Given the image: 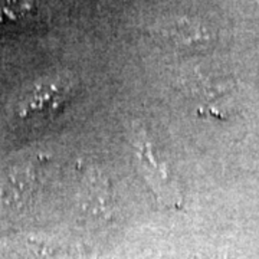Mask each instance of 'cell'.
Masks as SVG:
<instances>
[{"label":"cell","mask_w":259,"mask_h":259,"mask_svg":"<svg viewBox=\"0 0 259 259\" xmlns=\"http://www.w3.org/2000/svg\"><path fill=\"white\" fill-rule=\"evenodd\" d=\"M150 36L163 47L180 52H203L212 48L214 35L210 29L199 20L189 18L168 19L154 25Z\"/></svg>","instance_id":"1"},{"label":"cell","mask_w":259,"mask_h":259,"mask_svg":"<svg viewBox=\"0 0 259 259\" xmlns=\"http://www.w3.org/2000/svg\"><path fill=\"white\" fill-rule=\"evenodd\" d=\"M136 148L139 150L140 161L146 166V171L151 176L150 182L157 187V193L161 196V199L166 200V203H171L177 206V190L175 186L170 182V175L168 170L163 163H160L157 157L154 156L151 146L147 143V139L139 134L137 136V144Z\"/></svg>","instance_id":"2"},{"label":"cell","mask_w":259,"mask_h":259,"mask_svg":"<svg viewBox=\"0 0 259 259\" xmlns=\"http://www.w3.org/2000/svg\"><path fill=\"white\" fill-rule=\"evenodd\" d=\"M81 202L87 212L110 216L112 212V192L108 180L100 173H90L83 179Z\"/></svg>","instance_id":"3"},{"label":"cell","mask_w":259,"mask_h":259,"mask_svg":"<svg viewBox=\"0 0 259 259\" xmlns=\"http://www.w3.org/2000/svg\"><path fill=\"white\" fill-rule=\"evenodd\" d=\"M64 88L56 83H40L29 94L22 104L20 115H33L39 112L54 111L64 102Z\"/></svg>","instance_id":"4"},{"label":"cell","mask_w":259,"mask_h":259,"mask_svg":"<svg viewBox=\"0 0 259 259\" xmlns=\"http://www.w3.org/2000/svg\"><path fill=\"white\" fill-rule=\"evenodd\" d=\"M33 12V0H0V28L25 23Z\"/></svg>","instance_id":"5"},{"label":"cell","mask_w":259,"mask_h":259,"mask_svg":"<svg viewBox=\"0 0 259 259\" xmlns=\"http://www.w3.org/2000/svg\"><path fill=\"white\" fill-rule=\"evenodd\" d=\"M36 185V173L30 167L19 170L10 177V196L13 200L20 199L23 202H28V199H32V196L37 190Z\"/></svg>","instance_id":"6"}]
</instances>
